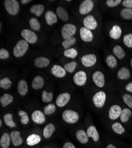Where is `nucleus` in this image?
<instances>
[{"label":"nucleus","mask_w":132,"mask_h":148,"mask_svg":"<svg viewBox=\"0 0 132 148\" xmlns=\"http://www.w3.org/2000/svg\"><path fill=\"white\" fill-rule=\"evenodd\" d=\"M4 5L7 13L12 16H15L19 13L20 4L17 0H5Z\"/></svg>","instance_id":"obj_4"},{"label":"nucleus","mask_w":132,"mask_h":148,"mask_svg":"<svg viewBox=\"0 0 132 148\" xmlns=\"http://www.w3.org/2000/svg\"><path fill=\"white\" fill-rule=\"evenodd\" d=\"M94 7V3L92 0H84L79 6V13L81 15H87L92 10Z\"/></svg>","instance_id":"obj_11"},{"label":"nucleus","mask_w":132,"mask_h":148,"mask_svg":"<svg viewBox=\"0 0 132 148\" xmlns=\"http://www.w3.org/2000/svg\"><path fill=\"white\" fill-rule=\"evenodd\" d=\"M29 26L33 32H38L41 28L39 21L36 18L32 17L29 20Z\"/></svg>","instance_id":"obj_38"},{"label":"nucleus","mask_w":132,"mask_h":148,"mask_svg":"<svg viewBox=\"0 0 132 148\" xmlns=\"http://www.w3.org/2000/svg\"><path fill=\"white\" fill-rule=\"evenodd\" d=\"M12 86V81L8 77H5L0 80V87L2 89L7 90H9Z\"/></svg>","instance_id":"obj_42"},{"label":"nucleus","mask_w":132,"mask_h":148,"mask_svg":"<svg viewBox=\"0 0 132 148\" xmlns=\"http://www.w3.org/2000/svg\"><path fill=\"white\" fill-rule=\"evenodd\" d=\"M44 18L47 25L53 26V24L57 23L58 17L57 15L52 11H47L45 13Z\"/></svg>","instance_id":"obj_24"},{"label":"nucleus","mask_w":132,"mask_h":148,"mask_svg":"<svg viewBox=\"0 0 132 148\" xmlns=\"http://www.w3.org/2000/svg\"><path fill=\"white\" fill-rule=\"evenodd\" d=\"M4 122L5 125L10 128H16L17 127L16 123L14 121L13 117L12 114L7 113L3 117Z\"/></svg>","instance_id":"obj_34"},{"label":"nucleus","mask_w":132,"mask_h":148,"mask_svg":"<svg viewBox=\"0 0 132 148\" xmlns=\"http://www.w3.org/2000/svg\"><path fill=\"white\" fill-rule=\"evenodd\" d=\"M44 10V7L42 4H34L30 8V13L37 17H40Z\"/></svg>","instance_id":"obj_32"},{"label":"nucleus","mask_w":132,"mask_h":148,"mask_svg":"<svg viewBox=\"0 0 132 148\" xmlns=\"http://www.w3.org/2000/svg\"><path fill=\"white\" fill-rule=\"evenodd\" d=\"M92 79L94 84L99 88L104 87L105 84V77L102 72L99 71H95L92 75Z\"/></svg>","instance_id":"obj_12"},{"label":"nucleus","mask_w":132,"mask_h":148,"mask_svg":"<svg viewBox=\"0 0 132 148\" xmlns=\"http://www.w3.org/2000/svg\"><path fill=\"white\" fill-rule=\"evenodd\" d=\"M122 3V1L121 0H107L105 1V4L110 8H114L120 4Z\"/></svg>","instance_id":"obj_48"},{"label":"nucleus","mask_w":132,"mask_h":148,"mask_svg":"<svg viewBox=\"0 0 132 148\" xmlns=\"http://www.w3.org/2000/svg\"><path fill=\"white\" fill-rule=\"evenodd\" d=\"M64 55L68 58L75 59L78 55V52L75 49L70 47L68 49H66V50H65Z\"/></svg>","instance_id":"obj_43"},{"label":"nucleus","mask_w":132,"mask_h":148,"mask_svg":"<svg viewBox=\"0 0 132 148\" xmlns=\"http://www.w3.org/2000/svg\"><path fill=\"white\" fill-rule=\"evenodd\" d=\"M76 42H77L76 38H74V37H72V38H71L64 40L62 43V45L65 50H66V49L70 48L71 46L75 45Z\"/></svg>","instance_id":"obj_45"},{"label":"nucleus","mask_w":132,"mask_h":148,"mask_svg":"<svg viewBox=\"0 0 132 148\" xmlns=\"http://www.w3.org/2000/svg\"><path fill=\"white\" fill-rule=\"evenodd\" d=\"M105 62L107 65L111 69L115 68L118 65L117 60L116 58L113 55H109L106 57Z\"/></svg>","instance_id":"obj_36"},{"label":"nucleus","mask_w":132,"mask_h":148,"mask_svg":"<svg viewBox=\"0 0 132 148\" xmlns=\"http://www.w3.org/2000/svg\"><path fill=\"white\" fill-rule=\"evenodd\" d=\"M122 108L118 104H113L112 105L109 110V113H108V117L111 120H116L118 118H120L122 112Z\"/></svg>","instance_id":"obj_13"},{"label":"nucleus","mask_w":132,"mask_h":148,"mask_svg":"<svg viewBox=\"0 0 132 148\" xmlns=\"http://www.w3.org/2000/svg\"><path fill=\"white\" fill-rule=\"evenodd\" d=\"M11 143L10 134L4 132L0 138V146L1 148H10Z\"/></svg>","instance_id":"obj_29"},{"label":"nucleus","mask_w":132,"mask_h":148,"mask_svg":"<svg viewBox=\"0 0 132 148\" xmlns=\"http://www.w3.org/2000/svg\"><path fill=\"white\" fill-rule=\"evenodd\" d=\"M56 111V106L53 103L46 105L43 108V113L46 116H50L54 114Z\"/></svg>","instance_id":"obj_39"},{"label":"nucleus","mask_w":132,"mask_h":148,"mask_svg":"<svg viewBox=\"0 0 132 148\" xmlns=\"http://www.w3.org/2000/svg\"><path fill=\"white\" fill-rule=\"evenodd\" d=\"M131 148H132V147H131Z\"/></svg>","instance_id":"obj_58"},{"label":"nucleus","mask_w":132,"mask_h":148,"mask_svg":"<svg viewBox=\"0 0 132 148\" xmlns=\"http://www.w3.org/2000/svg\"><path fill=\"white\" fill-rule=\"evenodd\" d=\"M107 98V95L105 91H98L93 95L92 97V101L96 108L101 109L104 107L106 103Z\"/></svg>","instance_id":"obj_2"},{"label":"nucleus","mask_w":132,"mask_h":148,"mask_svg":"<svg viewBox=\"0 0 132 148\" xmlns=\"http://www.w3.org/2000/svg\"><path fill=\"white\" fill-rule=\"evenodd\" d=\"M44 85V80L41 76L35 77L31 82V88L34 90H40L43 88Z\"/></svg>","instance_id":"obj_25"},{"label":"nucleus","mask_w":132,"mask_h":148,"mask_svg":"<svg viewBox=\"0 0 132 148\" xmlns=\"http://www.w3.org/2000/svg\"><path fill=\"white\" fill-rule=\"evenodd\" d=\"M10 137L11 140V143L14 147H19L23 144L24 140L19 131H12L10 133Z\"/></svg>","instance_id":"obj_18"},{"label":"nucleus","mask_w":132,"mask_h":148,"mask_svg":"<svg viewBox=\"0 0 132 148\" xmlns=\"http://www.w3.org/2000/svg\"><path fill=\"white\" fill-rule=\"evenodd\" d=\"M112 131L118 135H123L126 133V130L121 123L118 121H115L112 123L111 126Z\"/></svg>","instance_id":"obj_30"},{"label":"nucleus","mask_w":132,"mask_h":148,"mask_svg":"<svg viewBox=\"0 0 132 148\" xmlns=\"http://www.w3.org/2000/svg\"><path fill=\"white\" fill-rule=\"evenodd\" d=\"M132 112L131 110L129 108H124L122 110V112L120 117V120L122 123H127L130 119L131 117Z\"/></svg>","instance_id":"obj_33"},{"label":"nucleus","mask_w":132,"mask_h":148,"mask_svg":"<svg viewBox=\"0 0 132 148\" xmlns=\"http://www.w3.org/2000/svg\"><path fill=\"white\" fill-rule=\"evenodd\" d=\"M105 148H119V147L113 143L107 142L105 144Z\"/></svg>","instance_id":"obj_52"},{"label":"nucleus","mask_w":132,"mask_h":148,"mask_svg":"<svg viewBox=\"0 0 132 148\" xmlns=\"http://www.w3.org/2000/svg\"><path fill=\"white\" fill-rule=\"evenodd\" d=\"M18 116L20 117L21 123L23 125H27L29 124L30 119L29 116L26 112L25 110H20L18 113Z\"/></svg>","instance_id":"obj_40"},{"label":"nucleus","mask_w":132,"mask_h":148,"mask_svg":"<svg viewBox=\"0 0 132 148\" xmlns=\"http://www.w3.org/2000/svg\"><path fill=\"white\" fill-rule=\"evenodd\" d=\"M17 91L20 95L26 96L29 91L27 82L25 79H20L17 84Z\"/></svg>","instance_id":"obj_23"},{"label":"nucleus","mask_w":132,"mask_h":148,"mask_svg":"<svg viewBox=\"0 0 132 148\" xmlns=\"http://www.w3.org/2000/svg\"><path fill=\"white\" fill-rule=\"evenodd\" d=\"M130 65H131V67L132 68V58L131 59V60H130Z\"/></svg>","instance_id":"obj_56"},{"label":"nucleus","mask_w":132,"mask_h":148,"mask_svg":"<svg viewBox=\"0 0 132 148\" xmlns=\"http://www.w3.org/2000/svg\"><path fill=\"white\" fill-rule=\"evenodd\" d=\"M87 133L93 143L94 148H104V145L100 139L99 132L94 125L88 126L86 130Z\"/></svg>","instance_id":"obj_1"},{"label":"nucleus","mask_w":132,"mask_h":148,"mask_svg":"<svg viewBox=\"0 0 132 148\" xmlns=\"http://www.w3.org/2000/svg\"><path fill=\"white\" fill-rule=\"evenodd\" d=\"M32 1L31 0H21V1H20L21 3L22 4H29L30 3H31Z\"/></svg>","instance_id":"obj_54"},{"label":"nucleus","mask_w":132,"mask_h":148,"mask_svg":"<svg viewBox=\"0 0 132 148\" xmlns=\"http://www.w3.org/2000/svg\"><path fill=\"white\" fill-rule=\"evenodd\" d=\"M120 16L124 20H132V9L124 8L120 12Z\"/></svg>","instance_id":"obj_41"},{"label":"nucleus","mask_w":132,"mask_h":148,"mask_svg":"<svg viewBox=\"0 0 132 148\" xmlns=\"http://www.w3.org/2000/svg\"><path fill=\"white\" fill-rule=\"evenodd\" d=\"M21 35L23 39H25L30 44H34L38 40V37L33 31L29 29H23L21 32Z\"/></svg>","instance_id":"obj_8"},{"label":"nucleus","mask_w":132,"mask_h":148,"mask_svg":"<svg viewBox=\"0 0 132 148\" xmlns=\"http://www.w3.org/2000/svg\"><path fill=\"white\" fill-rule=\"evenodd\" d=\"M14 101V97L11 94L5 93L0 97V104L2 107H6L13 103Z\"/></svg>","instance_id":"obj_27"},{"label":"nucleus","mask_w":132,"mask_h":148,"mask_svg":"<svg viewBox=\"0 0 132 148\" xmlns=\"http://www.w3.org/2000/svg\"><path fill=\"white\" fill-rule=\"evenodd\" d=\"M50 60L45 57L40 56L34 60V65L38 68H44L50 65Z\"/></svg>","instance_id":"obj_21"},{"label":"nucleus","mask_w":132,"mask_h":148,"mask_svg":"<svg viewBox=\"0 0 132 148\" xmlns=\"http://www.w3.org/2000/svg\"><path fill=\"white\" fill-rule=\"evenodd\" d=\"M75 137L77 140L82 145H85L88 148H94V146L91 144L90 139L87 133L86 130L83 129H79L75 133Z\"/></svg>","instance_id":"obj_6"},{"label":"nucleus","mask_w":132,"mask_h":148,"mask_svg":"<svg viewBox=\"0 0 132 148\" xmlns=\"http://www.w3.org/2000/svg\"><path fill=\"white\" fill-rule=\"evenodd\" d=\"M71 95L69 92H65L60 94L56 98V105L59 108H62L66 106L70 100Z\"/></svg>","instance_id":"obj_15"},{"label":"nucleus","mask_w":132,"mask_h":148,"mask_svg":"<svg viewBox=\"0 0 132 148\" xmlns=\"http://www.w3.org/2000/svg\"><path fill=\"white\" fill-rule=\"evenodd\" d=\"M62 148H77L75 145L71 142H66L64 143Z\"/></svg>","instance_id":"obj_51"},{"label":"nucleus","mask_w":132,"mask_h":148,"mask_svg":"<svg viewBox=\"0 0 132 148\" xmlns=\"http://www.w3.org/2000/svg\"><path fill=\"white\" fill-rule=\"evenodd\" d=\"M123 40L126 47L132 48V33H127L125 34L123 37Z\"/></svg>","instance_id":"obj_47"},{"label":"nucleus","mask_w":132,"mask_h":148,"mask_svg":"<svg viewBox=\"0 0 132 148\" xmlns=\"http://www.w3.org/2000/svg\"><path fill=\"white\" fill-rule=\"evenodd\" d=\"M122 5L125 8L132 9V0H124V1H122Z\"/></svg>","instance_id":"obj_50"},{"label":"nucleus","mask_w":132,"mask_h":148,"mask_svg":"<svg viewBox=\"0 0 132 148\" xmlns=\"http://www.w3.org/2000/svg\"><path fill=\"white\" fill-rule=\"evenodd\" d=\"M51 73L57 78H62L66 75V71L64 68L58 65H54L52 66L51 69Z\"/></svg>","instance_id":"obj_20"},{"label":"nucleus","mask_w":132,"mask_h":148,"mask_svg":"<svg viewBox=\"0 0 132 148\" xmlns=\"http://www.w3.org/2000/svg\"><path fill=\"white\" fill-rule=\"evenodd\" d=\"M122 34V29L118 25L113 26L109 32V36L114 40H118L121 38Z\"/></svg>","instance_id":"obj_26"},{"label":"nucleus","mask_w":132,"mask_h":148,"mask_svg":"<svg viewBox=\"0 0 132 148\" xmlns=\"http://www.w3.org/2000/svg\"><path fill=\"white\" fill-rule=\"evenodd\" d=\"M78 66V63L75 61H72L70 62H68L64 65V69L66 70V72L72 73L76 69Z\"/></svg>","instance_id":"obj_44"},{"label":"nucleus","mask_w":132,"mask_h":148,"mask_svg":"<svg viewBox=\"0 0 132 148\" xmlns=\"http://www.w3.org/2000/svg\"><path fill=\"white\" fill-rule=\"evenodd\" d=\"M79 35L81 40L86 43L92 42L94 38L92 32L85 27H81L79 30Z\"/></svg>","instance_id":"obj_17"},{"label":"nucleus","mask_w":132,"mask_h":148,"mask_svg":"<svg viewBox=\"0 0 132 148\" xmlns=\"http://www.w3.org/2000/svg\"><path fill=\"white\" fill-rule=\"evenodd\" d=\"M56 13L57 17L62 21H68L69 17L67 11L62 6H57L56 9Z\"/></svg>","instance_id":"obj_28"},{"label":"nucleus","mask_w":132,"mask_h":148,"mask_svg":"<svg viewBox=\"0 0 132 148\" xmlns=\"http://www.w3.org/2000/svg\"><path fill=\"white\" fill-rule=\"evenodd\" d=\"M31 120L35 124L42 125L46 121V115L43 112L39 110H36L31 113Z\"/></svg>","instance_id":"obj_14"},{"label":"nucleus","mask_w":132,"mask_h":148,"mask_svg":"<svg viewBox=\"0 0 132 148\" xmlns=\"http://www.w3.org/2000/svg\"><path fill=\"white\" fill-rule=\"evenodd\" d=\"M63 120L68 124L73 125L77 123L79 119V114L73 110H66L62 114Z\"/></svg>","instance_id":"obj_5"},{"label":"nucleus","mask_w":132,"mask_h":148,"mask_svg":"<svg viewBox=\"0 0 132 148\" xmlns=\"http://www.w3.org/2000/svg\"><path fill=\"white\" fill-rule=\"evenodd\" d=\"M29 43L25 39L18 41L13 49V55L16 58H21L25 55L27 52Z\"/></svg>","instance_id":"obj_3"},{"label":"nucleus","mask_w":132,"mask_h":148,"mask_svg":"<svg viewBox=\"0 0 132 148\" xmlns=\"http://www.w3.org/2000/svg\"><path fill=\"white\" fill-rule=\"evenodd\" d=\"M131 73L130 70L126 68L122 67L118 70L117 73V77L120 80H127L130 78Z\"/></svg>","instance_id":"obj_31"},{"label":"nucleus","mask_w":132,"mask_h":148,"mask_svg":"<svg viewBox=\"0 0 132 148\" xmlns=\"http://www.w3.org/2000/svg\"><path fill=\"white\" fill-rule=\"evenodd\" d=\"M113 52L118 59H123L126 56V53L123 48L120 45H116L113 47Z\"/></svg>","instance_id":"obj_35"},{"label":"nucleus","mask_w":132,"mask_h":148,"mask_svg":"<svg viewBox=\"0 0 132 148\" xmlns=\"http://www.w3.org/2000/svg\"><path fill=\"white\" fill-rule=\"evenodd\" d=\"M56 130L55 126L53 123H48L46 125L43 130V136L45 139H50Z\"/></svg>","instance_id":"obj_22"},{"label":"nucleus","mask_w":132,"mask_h":148,"mask_svg":"<svg viewBox=\"0 0 132 148\" xmlns=\"http://www.w3.org/2000/svg\"><path fill=\"white\" fill-rule=\"evenodd\" d=\"M122 100L128 108L132 110V95L129 93L124 94L122 95Z\"/></svg>","instance_id":"obj_46"},{"label":"nucleus","mask_w":132,"mask_h":148,"mask_svg":"<svg viewBox=\"0 0 132 148\" xmlns=\"http://www.w3.org/2000/svg\"><path fill=\"white\" fill-rule=\"evenodd\" d=\"M74 84L78 87L84 86L87 81V75L85 71H79L75 73L73 77Z\"/></svg>","instance_id":"obj_9"},{"label":"nucleus","mask_w":132,"mask_h":148,"mask_svg":"<svg viewBox=\"0 0 132 148\" xmlns=\"http://www.w3.org/2000/svg\"><path fill=\"white\" fill-rule=\"evenodd\" d=\"M10 58V53L5 49H0V59L5 60L7 59Z\"/></svg>","instance_id":"obj_49"},{"label":"nucleus","mask_w":132,"mask_h":148,"mask_svg":"<svg viewBox=\"0 0 132 148\" xmlns=\"http://www.w3.org/2000/svg\"><path fill=\"white\" fill-rule=\"evenodd\" d=\"M83 27L90 30H94L98 27V23L97 20L92 15H88L86 16L82 21Z\"/></svg>","instance_id":"obj_16"},{"label":"nucleus","mask_w":132,"mask_h":148,"mask_svg":"<svg viewBox=\"0 0 132 148\" xmlns=\"http://www.w3.org/2000/svg\"><path fill=\"white\" fill-rule=\"evenodd\" d=\"M42 141V137L38 134L32 133L26 138V145L29 147H33L39 144Z\"/></svg>","instance_id":"obj_19"},{"label":"nucleus","mask_w":132,"mask_h":148,"mask_svg":"<svg viewBox=\"0 0 132 148\" xmlns=\"http://www.w3.org/2000/svg\"><path fill=\"white\" fill-rule=\"evenodd\" d=\"M125 90L129 93L132 94V82H129L125 87Z\"/></svg>","instance_id":"obj_53"},{"label":"nucleus","mask_w":132,"mask_h":148,"mask_svg":"<svg viewBox=\"0 0 132 148\" xmlns=\"http://www.w3.org/2000/svg\"><path fill=\"white\" fill-rule=\"evenodd\" d=\"M2 126H3V121L1 119H0V127H1Z\"/></svg>","instance_id":"obj_55"},{"label":"nucleus","mask_w":132,"mask_h":148,"mask_svg":"<svg viewBox=\"0 0 132 148\" xmlns=\"http://www.w3.org/2000/svg\"><path fill=\"white\" fill-rule=\"evenodd\" d=\"M53 92H48L46 90H43L42 92L41 99L42 101L44 103H51L53 100Z\"/></svg>","instance_id":"obj_37"},{"label":"nucleus","mask_w":132,"mask_h":148,"mask_svg":"<svg viewBox=\"0 0 132 148\" xmlns=\"http://www.w3.org/2000/svg\"><path fill=\"white\" fill-rule=\"evenodd\" d=\"M43 148H52V147H44Z\"/></svg>","instance_id":"obj_57"},{"label":"nucleus","mask_w":132,"mask_h":148,"mask_svg":"<svg viewBox=\"0 0 132 148\" xmlns=\"http://www.w3.org/2000/svg\"><path fill=\"white\" fill-rule=\"evenodd\" d=\"M77 32V27L74 24L67 23L64 24L61 29L62 38L65 40L72 38Z\"/></svg>","instance_id":"obj_7"},{"label":"nucleus","mask_w":132,"mask_h":148,"mask_svg":"<svg viewBox=\"0 0 132 148\" xmlns=\"http://www.w3.org/2000/svg\"><path fill=\"white\" fill-rule=\"evenodd\" d=\"M82 65L86 68H90L95 65L97 62V58L95 55L93 53L83 55L81 58Z\"/></svg>","instance_id":"obj_10"}]
</instances>
